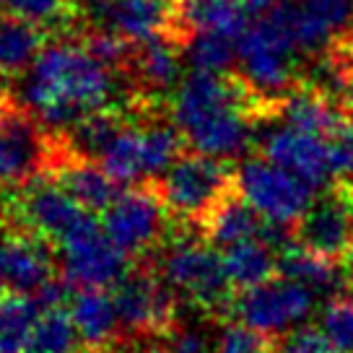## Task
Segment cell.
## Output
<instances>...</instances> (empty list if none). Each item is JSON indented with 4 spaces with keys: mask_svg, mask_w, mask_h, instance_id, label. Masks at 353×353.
<instances>
[{
    "mask_svg": "<svg viewBox=\"0 0 353 353\" xmlns=\"http://www.w3.org/2000/svg\"><path fill=\"white\" fill-rule=\"evenodd\" d=\"M276 117L242 76L190 70L172 97V122L195 154L229 159L250 141L252 122Z\"/></svg>",
    "mask_w": 353,
    "mask_h": 353,
    "instance_id": "1",
    "label": "cell"
},
{
    "mask_svg": "<svg viewBox=\"0 0 353 353\" xmlns=\"http://www.w3.org/2000/svg\"><path fill=\"white\" fill-rule=\"evenodd\" d=\"M23 107L50 130H70L76 122L112 110L117 76L78 42L44 44L23 73Z\"/></svg>",
    "mask_w": 353,
    "mask_h": 353,
    "instance_id": "2",
    "label": "cell"
},
{
    "mask_svg": "<svg viewBox=\"0 0 353 353\" xmlns=\"http://www.w3.org/2000/svg\"><path fill=\"white\" fill-rule=\"evenodd\" d=\"M296 52V44L291 42L273 13H265L263 19L250 23L247 32L239 37V76L265 104L276 110V114L281 101L299 86L294 68Z\"/></svg>",
    "mask_w": 353,
    "mask_h": 353,
    "instance_id": "3",
    "label": "cell"
},
{
    "mask_svg": "<svg viewBox=\"0 0 353 353\" xmlns=\"http://www.w3.org/2000/svg\"><path fill=\"white\" fill-rule=\"evenodd\" d=\"M156 188L161 192L166 210L176 221L200 226L221 200L236 192V172L223 159L205 154H182Z\"/></svg>",
    "mask_w": 353,
    "mask_h": 353,
    "instance_id": "4",
    "label": "cell"
},
{
    "mask_svg": "<svg viewBox=\"0 0 353 353\" xmlns=\"http://www.w3.org/2000/svg\"><path fill=\"white\" fill-rule=\"evenodd\" d=\"M159 276L169 286L190 299L195 307L205 312H229L232 309V281L226 276L223 257L192 236H179L159 257Z\"/></svg>",
    "mask_w": 353,
    "mask_h": 353,
    "instance_id": "5",
    "label": "cell"
},
{
    "mask_svg": "<svg viewBox=\"0 0 353 353\" xmlns=\"http://www.w3.org/2000/svg\"><path fill=\"white\" fill-rule=\"evenodd\" d=\"M60 148L23 104L6 101L0 110V188H26L44 176Z\"/></svg>",
    "mask_w": 353,
    "mask_h": 353,
    "instance_id": "6",
    "label": "cell"
},
{
    "mask_svg": "<svg viewBox=\"0 0 353 353\" xmlns=\"http://www.w3.org/2000/svg\"><path fill=\"white\" fill-rule=\"evenodd\" d=\"M236 190L265 221L286 229H294L314 203V188L265 156L250 159L236 169Z\"/></svg>",
    "mask_w": 353,
    "mask_h": 353,
    "instance_id": "7",
    "label": "cell"
},
{
    "mask_svg": "<svg viewBox=\"0 0 353 353\" xmlns=\"http://www.w3.org/2000/svg\"><path fill=\"white\" fill-rule=\"evenodd\" d=\"M11 216L21 226V232L37 234L57 247L86 229L91 221H97V213L76 203L52 176H39L29 182L11 205Z\"/></svg>",
    "mask_w": 353,
    "mask_h": 353,
    "instance_id": "8",
    "label": "cell"
},
{
    "mask_svg": "<svg viewBox=\"0 0 353 353\" xmlns=\"http://www.w3.org/2000/svg\"><path fill=\"white\" fill-rule=\"evenodd\" d=\"M294 239L330 263L353 254V179H341L330 195L314 200L294 226Z\"/></svg>",
    "mask_w": 353,
    "mask_h": 353,
    "instance_id": "9",
    "label": "cell"
},
{
    "mask_svg": "<svg viewBox=\"0 0 353 353\" xmlns=\"http://www.w3.org/2000/svg\"><path fill=\"white\" fill-rule=\"evenodd\" d=\"M60 273L70 286L114 288L130 273V254L112 242L97 219L65 244H60Z\"/></svg>",
    "mask_w": 353,
    "mask_h": 353,
    "instance_id": "10",
    "label": "cell"
},
{
    "mask_svg": "<svg viewBox=\"0 0 353 353\" xmlns=\"http://www.w3.org/2000/svg\"><path fill=\"white\" fill-rule=\"evenodd\" d=\"M166 205L156 182L135 185L120 192V198L104 210V234L125 254H138L161 242L166 226Z\"/></svg>",
    "mask_w": 353,
    "mask_h": 353,
    "instance_id": "11",
    "label": "cell"
},
{
    "mask_svg": "<svg viewBox=\"0 0 353 353\" xmlns=\"http://www.w3.org/2000/svg\"><path fill=\"white\" fill-rule=\"evenodd\" d=\"M122 330L132 335H164L176 325L174 288L154 270H130L114 286Z\"/></svg>",
    "mask_w": 353,
    "mask_h": 353,
    "instance_id": "12",
    "label": "cell"
},
{
    "mask_svg": "<svg viewBox=\"0 0 353 353\" xmlns=\"http://www.w3.org/2000/svg\"><path fill=\"white\" fill-rule=\"evenodd\" d=\"M312 307H314V299L307 286L288 278H273L263 286L234 296L229 312L234 320L278 338L281 332L304 320Z\"/></svg>",
    "mask_w": 353,
    "mask_h": 353,
    "instance_id": "13",
    "label": "cell"
},
{
    "mask_svg": "<svg viewBox=\"0 0 353 353\" xmlns=\"http://www.w3.org/2000/svg\"><path fill=\"white\" fill-rule=\"evenodd\" d=\"M94 32H112L130 44H143L172 32V6L166 0H86Z\"/></svg>",
    "mask_w": 353,
    "mask_h": 353,
    "instance_id": "14",
    "label": "cell"
},
{
    "mask_svg": "<svg viewBox=\"0 0 353 353\" xmlns=\"http://www.w3.org/2000/svg\"><path fill=\"white\" fill-rule=\"evenodd\" d=\"M263 156L286 172L304 179L309 188H322L332 176L330 145L320 135L296 130L291 125L273 128L263 138Z\"/></svg>",
    "mask_w": 353,
    "mask_h": 353,
    "instance_id": "15",
    "label": "cell"
},
{
    "mask_svg": "<svg viewBox=\"0 0 353 353\" xmlns=\"http://www.w3.org/2000/svg\"><path fill=\"white\" fill-rule=\"evenodd\" d=\"M50 247L52 242L26 232L13 234L3 242L6 283L11 294L37 296L44 286L55 281V257Z\"/></svg>",
    "mask_w": 353,
    "mask_h": 353,
    "instance_id": "16",
    "label": "cell"
},
{
    "mask_svg": "<svg viewBox=\"0 0 353 353\" xmlns=\"http://www.w3.org/2000/svg\"><path fill=\"white\" fill-rule=\"evenodd\" d=\"M172 32L185 44L192 34L216 32L239 39L247 32V3L244 0H172Z\"/></svg>",
    "mask_w": 353,
    "mask_h": 353,
    "instance_id": "17",
    "label": "cell"
},
{
    "mask_svg": "<svg viewBox=\"0 0 353 353\" xmlns=\"http://www.w3.org/2000/svg\"><path fill=\"white\" fill-rule=\"evenodd\" d=\"M50 176L91 213H104L120 198V182H114L99 161L81 159L70 151L57 154V159L50 166Z\"/></svg>",
    "mask_w": 353,
    "mask_h": 353,
    "instance_id": "18",
    "label": "cell"
},
{
    "mask_svg": "<svg viewBox=\"0 0 353 353\" xmlns=\"http://www.w3.org/2000/svg\"><path fill=\"white\" fill-rule=\"evenodd\" d=\"M182 57L185 44L174 34H159L148 42L135 44L128 73L148 94H164L176 88L182 81Z\"/></svg>",
    "mask_w": 353,
    "mask_h": 353,
    "instance_id": "19",
    "label": "cell"
},
{
    "mask_svg": "<svg viewBox=\"0 0 353 353\" xmlns=\"http://www.w3.org/2000/svg\"><path fill=\"white\" fill-rule=\"evenodd\" d=\"M68 312L73 317L78 338L88 351H110V345L117 341V332L122 327L112 294H107L104 288H81L70 296Z\"/></svg>",
    "mask_w": 353,
    "mask_h": 353,
    "instance_id": "20",
    "label": "cell"
},
{
    "mask_svg": "<svg viewBox=\"0 0 353 353\" xmlns=\"http://www.w3.org/2000/svg\"><path fill=\"white\" fill-rule=\"evenodd\" d=\"M268 221L239 195V190L232 192L226 200H221L208 219L200 223L208 244L216 247H234L247 239H260Z\"/></svg>",
    "mask_w": 353,
    "mask_h": 353,
    "instance_id": "21",
    "label": "cell"
},
{
    "mask_svg": "<svg viewBox=\"0 0 353 353\" xmlns=\"http://www.w3.org/2000/svg\"><path fill=\"white\" fill-rule=\"evenodd\" d=\"M223 257V268L226 276L232 281L234 288L239 291H250L273 281L278 273V254L270 244H265L263 239H247L234 247H226Z\"/></svg>",
    "mask_w": 353,
    "mask_h": 353,
    "instance_id": "22",
    "label": "cell"
},
{
    "mask_svg": "<svg viewBox=\"0 0 353 353\" xmlns=\"http://www.w3.org/2000/svg\"><path fill=\"white\" fill-rule=\"evenodd\" d=\"M42 50L44 34L37 23L13 13L0 16V76L26 73Z\"/></svg>",
    "mask_w": 353,
    "mask_h": 353,
    "instance_id": "23",
    "label": "cell"
},
{
    "mask_svg": "<svg viewBox=\"0 0 353 353\" xmlns=\"http://www.w3.org/2000/svg\"><path fill=\"white\" fill-rule=\"evenodd\" d=\"M278 276L296 281L301 286H307L312 294H325L341 286V273L335 270V263L325 260L320 254L309 252L307 247L294 239L278 252Z\"/></svg>",
    "mask_w": 353,
    "mask_h": 353,
    "instance_id": "24",
    "label": "cell"
},
{
    "mask_svg": "<svg viewBox=\"0 0 353 353\" xmlns=\"http://www.w3.org/2000/svg\"><path fill=\"white\" fill-rule=\"evenodd\" d=\"M44 309L37 296L3 294L0 296V353H26L32 348L34 327Z\"/></svg>",
    "mask_w": 353,
    "mask_h": 353,
    "instance_id": "25",
    "label": "cell"
},
{
    "mask_svg": "<svg viewBox=\"0 0 353 353\" xmlns=\"http://www.w3.org/2000/svg\"><path fill=\"white\" fill-rule=\"evenodd\" d=\"M185 57L192 70L226 73L239 57V39L216 32L192 34L185 42Z\"/></svg>",
    "mask_w": 353,
    "mask_h": 353,
    "instance_id": "26",
    "label": "cell"
},
{
    "mask_svg": "<svg viewBox=\"0 0 353 353\" xmlns=\"http://www.w3.org/2000/svg\"><path fill=\"white\" fill-rule=\"evenodd\" d=\"M78 343V330L73 325V317L65 307L44 309L37 320L32 338V348L42 353H76Z\"/></svg>",
    "mask_w": 353,
    "mask_h": 353,
    "instance_id": "27",
    "label": "cell"
},
{
    "mask_svg": "<svg viewBox=\"0 0 353 353\" xmlns=\"http://www.w3.org/2000/svg\"><path fill=\"white\" fill-rule=\"evenodd\" d=\"M281 343L276 335L254 330L239 320L221 325L216 335V353H278Z\"/></svg>",
    "mask_w": 353,
    "mask_h": 353,
    "instance_id": "28",
    "label": "cell"
},
{
    "mask_svg": "<svg viewBox=\"0 0 353 353\" xmlns=\"http://www.w3.org/2000/svg\"><path fill=\"white\" fill-rule=\"evenodd\" d=\"M3 8L37 26H52L73 19L78 0H3Z\"/></svg>",
    "mask_w": 353,
    "mask_h": 353,
    "instance_id": "29",
    "label": "cell"
},
{
    "mask_svg": "<svg viewBox=\"0 0 353 353\" xmlns=\"http://www.w3.org/2000/svg\"><path fill=\"white\" fill-rule=\"evenodd\" d=\"M322 335L338 353H353V299H335L322 312Z\"/></svg>",
    "mask_w": 353,
    "mask_h": 353,
    "instance_id": "30",
    "label": "cell"
},
{
    "mask_svg": "<svg viewBox=\"0 0 353 353\" xmlns=\"http://www.w3.org/2000/svg\"><path fill=\"white\" fill-rule=\"evenodd\" d=\"M299 6L332 37L353 23V0H299Z\"/></svg>",
    "mask_w": 353,
    "mask_h": 353,
    "instance_id": "31",
    "label": "cell"
},
{
    "mask_svg": "<svg viewBox=\"0 0 353 353\" xmlns=\"http://www.w3.org/2000/svg\"><path fill=\"white\" fill-rule=\"evenodd\" d=\"M161 338H164V343H161V351L159 353H210L208 335L200 327L174 325Z\"/></svg>",
    "mask_w": 353,
    "mask_h": 353,
    "instance_id": "32",
    "label": "cell"
},
{
    "mask_svg": "<svg viewBox=\"0 0 353 353\" xmlns=\"http://www.w3.org/2000/svg\"><path fill=\"white\" fill-rule=\"evenodd\" d=\"M330 68L343 88L353 86V23L343 34H338V39L332 42Z\"/></svg>",
    "mask_w": 353,
    "mask_h": 353,
    "instance_id": "33",
    "label": "cell"
},
{
    "mask_svg": "<svg viewBox=\"0 0 353 353\" xmlns=\"http://www.w3.org/2000/svg\"><path fill=\"white\" fill-rule=\"evenodd\" d=\"M247 3V11L250 13H260V16H265V13H270L273 8H276L281 0H244Z\"/></svg>",
    "mask_w": 353,
    "mask_h": 353,
    "instance_id": "34",
    "label": "cell"
},
{
    "mask_svg": "<svg viewBox=\"0 0 353 353\" xmlns=\"http://www.w3.org/2000/svg\"><path fill=\"white\" fill-rule=\"evenodd\" d=\"M6 288H8V283H6V257H3V242H0V296H3Z\"/></svg>",
    "mask_w": 353,
    "mask_h": 353,
    "instance_id": "35",
    "label": "cell"
},
{
    "mask_svg": "<svg viewBox=\"0 0 353 353\" xmlns=\"http://www.w3.org/2000/svg\"><path fill=\"white\" fill-rule=\"evenodd\" d=\"M3 104H6V99H3V97H0V110H3Z\"/></svg>",
    "mask_w": 353,
    "mask_h": 353,
    "instance_id": "36",
    "label": "cell"
},
{
    "mask_svg": "<svg viewBox=\"0 0 353 353\" xmlns=\"http://www.w3.org/2000/svg\"><path fill=\"white\" fill-rule=\"evenodd\" d=\"M26 353H42V351H34V348H29V351H26Z\"/></svg>",
    "mask_w": 353,
    "mask_h": 353,
    "instance_id": "37",
    "label": "cell"
},
{
    "mask_svg": "<svg viewBox=\"0 0 353 353\" xmlns=\"http://www.w3.org/2000/svg\"><path fill=\"white\" fill-rule=\"evenodd\" d=\"M348 265H351V268H353V254H351V260H348Z\"/></svg>",
    "mask_w": 353,
    "mask_h": 353,
    "instance_id": "38",
    "label": "cell"
},
{
    "mask_svg": "<svg viewBox=\"0 0 353 353\" xmlns=\"http://www.w3.org/2000/svg\"><path fill=\"white\" fill-rule=\"evenodd\" d=\"M0 6H3V0H0Z\"/></svg>",
    "mask_w": 353,
    "mask_h": 353,
    "instance_id": "39",
    "label": "cell"
},
{
    "mask_svg": "<svg viewBox=\"0 0 353 353\" xmlns=\"http://www.w3.org/2000/svg\"><path fill=\"white\" fill-rule=\"evenodd\" d=\"M166 3H172V0H166Z\"/></svg>",
    "mask_w": 353,
    "mask_h": 353,
    "instance_id": "40",
    "label": "cell"
},
{
    "mask_svg": "<svg viewBox=\"0 0 353 353\" xmlns=\"http://www.w3.org/2000/svg\"><path fill=\"white\" fill-rule=\"evenodd\" d=\"M156 353H159V351H156Z\"/></svg>",
    "mask_w": 353,
    "mask_h": 353,
    "instance_id": "41",
    "label": "cell"
}]
</instances>
